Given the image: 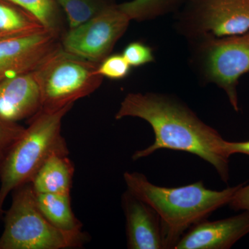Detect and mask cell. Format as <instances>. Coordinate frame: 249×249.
Listing matches in <instances>:
<instances>
[{
	"label": "cell",
	"mask_w": 249,
	"mask_h": 249,
	"mask_svg": "<svg viewBox=\"0 0 249 249\" xmlns=\"http://www.w3.org/2000/svg\"><path fill=\"white\" fill-rule=\"evenodd\" d=\"M229 205L235 211L249 212V184L247 186L242 184Z\"/></svg>",
	"instance_id": "7402d4cb"
},
{
	"label": "cell",
	"mask_w": 249,
	"mask_h": 249,
	"mask_svg": "<svg viewBox=\"0 0 249 249\" xmlns=\"http://www.w3.org/2000/svg\"><path fill=\"white\" fill-rule=\"evenodd\" d=\"M121 205L125 217L127 248L164 249L157 211L127 189L121 196Z\"/></svg>",
	"instance_id": "8fae6325"
},
{
	"label": "cell",
	"mask_w": 249,
	"mask_h": 249,
	"mask_svg": "<svg viewBox=\"0 0 249 249\" xmlns=\"http://www.w3.org/2000/svg\"><path fill=\"white\" fill-rule=\"evenodd\" d=\"M36 199L41 213L54 227L67 231L83 230L72 210L71 195L36 193Z\"/></svg>",
	"instance_id": "9a60e30c"
},
{
	"label": "cell",
	"mask_w": 249,
	"mask_h": 249,
	"mask_svg": "<svg viewBox=\"0 0 249 249\" xmlns=\"http://www.w3.org/2000/svg\"><path fill=\"white\" fill-rule=\"evenodd\" d=\"M249 233V212L211 221L206 219L191 228L175 249H229Z\"/></svg>",
	"instance_id": "30bf717a"
},
{
	"label": "cell",
	"mask_w": 249,
	"mask_h": 249,
	"mask_svg": "<svg viewBox=\"0 0 249 249\" xmlns=\"http://www.w3.org/2000/svg\"><path fill=\"white\" fill-rule=\"evenodd\" d=\"M75 168L68 155H52L31 183L37 193L71 195Z\"/></svg>",
	"instance_id": "4fadbf2b"
},
{
	"label": "cell",
	"mask_w": 249,
	"mask_h": 249,
	"mask_svg": "<svg viewBox=\"0 0 249 249\" xmlns=\"http://www.w3.org/2000/svg\"><path fill=\"white\" fill-rule=\"evenodd\" d=\"M73 104L57 111L40 110L29 121V127L12 147L0 165V209L10 193L31 183L52 155H69L62 122Z\"/></svg>",
	"instance_id": "3957f363"
},
{
	"label": "cell",
	"mask_w": 249,
	"mask_h": 249,
	"mask_svg": "<svg viewBox=\"0 0 249 249\" xmlns=\"http://www.w3.org/2000/svg\"><path fill=\"white\" fill-rule=\"evenodd\" d=\"M40 87L34 72L0 82V118L7 122L31 119L41 109Z\"/></svg>",
	"instance_id": "7c38bea8"
},
{
	"label": "cell",
	"mask_w": 249,
	"mask_h": 249,
	"mask_svg": "<svg viewBox=\"0 0 249 249\" xmlns=\"http://www.w3.org/2000/svg\"><path fill=\"white\" fill-rule=\"evenodd\" d=\"M123 55L131 67H140L155 60L152 49L140 42H133L126 46Z\"/></svg>",
	"instance_id": "44dd1931"
},
{
	"label": "cell",
	"mask_w": 249,
	"mask_h": 249,
	"mask_svg": "<svg viewBox=\"0 0 249 249\" xmlns=\"http://www.w3.org/2000/svg\"><path fill=\"white\" fill-rule=\"evenodd\" d=\"M5 211H4V209H0V219H1L2 218L3 215H4Z\"/></svg>",
	"instance_id": "cb8c5ba5"
},
{
	"label": "cell",
	"mask_w": 249,
	"mask_h": 249,
	"mask_svg": "<svg viewBox=\"0 0 249 249\" xmlns=\"http://www.w3.org/2000/svg\"><path fill=\"white\" fill-rule=\"evenodd\" d=\"M226 150L229 155L242 154L249 157V141L242 142H231L226 141Z\"/></svg>",
	"instance_id": "603a6c76"
},
{
	"label": "cell",
	"mask_w": 249,
	"mask_h": 249,
	"mask_svg": "<svg viewBox=\"0 0 249 249\" xmlns=\"http://www.w3.org/2000/svg\"><path fill=\"white\" fill-rule=\"evenodd\" d=\"M98 65L59 49L34 71L40 87V110H59L94 92L103 79Z\"/></svg>",
	"instance_id": "5b68a950"
},
{
	"label": "cell",
	"mask_w": 249,
	"mask_h": 249,
	"mask_svg": "<svg viewBox=\"0 0 249 249\" xmlns=\"http://www.w3.org/2000/svg\"><path fill=\"white\" fill-rule=\"evenodd\" d=\"M27 10L42 23L47 30L61 33L60 9L55 0H6Z\"/></svg>",
	"instance_id": "ac0fdd59"
},
{
	"label": "cell",
	"mask_w": 249,
	"mask_h": 249,
	"mask_svg": "<svg viewBox=\"0 0 249 249\" xmlns=\"http://www.w3.org/2000/svg\"><path fill=\"white\" fill-rule=\"evenodd\" d=\"M130 70V65L122 54H114L108 55L100 62L97 72L103 78L121 80L128 76Z\"/></svg>",
	"instance_id": "d6986e66"
},
{
	"label": "cell",
	"mask_w": 249,
	"mask_h": 249,
	"mask_svg": "<svg viewBox=\"0 0 249 249\" xmlns=\"http://www.w3.org/2000/svg\"><path fill=\"white\" fill-rule=\"evenodd\" d=\"M188 27L193 35L223 37L249 31V0H195Z\"/></svg>",
	"instance_id": "ba28073f"
},
{
	"label": "cell",
	"mask_w": 249,
	"mask_h": 249,
	"mask_svg": "<svg viewBox=\"0 0 249 249\" xmlns=\"http://www.w3.org/2000/svg\"><path fill=\"white\" fill-rule=\"evenodd\" d=\"M67 16L70 29L79 27L108 6L103 0H55Z\"/></svg>",
	"instance_id": "e0dca14e"
},
{
	"label": "cell",
	"mask_w": 249,
	"mask_h": 249,
	"mask_svg": "<svg viewBox=\"0 0 249 249\" xmlns=\"http://www.w3.org/2000/svg\"><path fill=\"white\" fill-rule=\"evenodd\" d=\"M127 189L152 206L160 215L164 249H175L189 229L229 204L242 184L213 191L202 181L175 188L157 186L137 172L124 175Z\"/></svg>",
	"instance_id": "7a4b0ae2"
},
{
	"label": "cell",
	"mask_w": 249,
	"mask_h": 249,
	"mask_svg": "<svg viewBox=\"0 0 249 249\" xmlns=\"http://www.w3.org/2000/svg\"><path fill=\"white\" fill-rule=\"evenodd\" d=\"M130 19L119 5H108L100 14L61 37L62 49L89 61L100 63L110 54L128 27Z\"/></svg>",
	"instance_id": "52a82bcc"
},
{
	"label": "cell",
	"mask_w": 249,
	"mask_h": 249,
	"mask_svg": "<svg viewBox=\"0 0 249 249\" xmlns=\"http://www.w3.org/2000/svg\"><path fill=\"white\" fill-rule=\"evenodd\" d=\"M198 61L206 80L222 88L236 111H239L237 86L249 71V31L242 35L203 37Z\"/></svg>",
	"instance_id": "8992f818"
},
{
	"label": "cell",
	"mask_w": 249,
	"mask_h": 249,
	"mask_svg": "<svg viewBox=\"0 0 249 249\" xmlns=\"http://www.w3.org/2000/svg\"><path fill=\"white\" fill-rule=\"evenodd\" d=\"M185 0H132L119 5L130 19L144 21L166 14Z\"/></svg>",
	"instance_id": "2e32d148"
},
{
	"label": "cell",
	"mask_w": 249,
	"mask_h": 249,
	"mask_svg": "<svg viewBox=\"0 0 249 249\" xmlns=\"http://www.w3.org/2000/svg\"><path fill=\"white\" fill-rule=\"evenodd\" d=\"M25 129L18 124L7 122L0 118V165Z\"/></svg>",
	"instance_id": "ffe728a7"
},
{
	"label": "cell",
	"mask_w": 249,
	"mask_h": 249,
	"mask_svg": "<svg viewBox=\"0 0 249 249\" xmlns=\"http://www.w3.org/2000/svg\"><path fill=\"white\" fill-rule=\"evenodd\" d=\"M12 203L4 213L0 249H69L82 248L89 240L83 230L67 231L54 227L36 203L31 183L12 191Z\"/></svg>",
	"instance_id": "277c9868"
},
{
	"label": "cell",
	"mask_w": 249,
	"mask_h": 249,
	"mask_svg": "<svg viewBox=\"0 0 249 249\" xmlns=\"http://www.w3.org/2000/svg\"><path fill=\"white\" fill-rule=\"evenodd\" d=\"M61 34L44 30L0 42V82L36 71L62 48Z\"/></svg>",
	"instance_id": "9c48e42d"
},
{
	"label": "cell",
	"mask_w": 249,
	"mask_h": 249,
	"mask_svg": "<svg viewBox=\"0 0 249 249\" xmlns=\"http://www.w3.org/2000/svg\"><path fill=\"white\" fill-rule=\"evenodd\" d=\"M46 29L36 16L20 6L0 0V42Z\"/></svg>",
	"instance_id": "5bb4252c"
},
{
	"label": "cell",
	"mask_w": 249,
	"mask_h": 249,
	"mask_svg": "<svg viewBox=\"0 0 249 249\" xmlns=\"http://www.w3.org/2000/svg\"><path fill=\"white\" fill-rule=\"evenodd\" d=\"M137 117L151 125L155 142L134 152L132 160L145 158L162 149L193 154L212 165L221 179L229 180V159L226 140L182 103L154 93H130L121 103L116 120Z\"/></svg>",
	"instance_id": "6da1fadb"
}]
</instances>
